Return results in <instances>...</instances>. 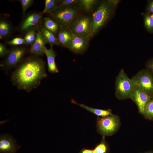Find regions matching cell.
Segmentation results:
<instances>
[{"instance_id":"cell-15","label":"cell","mask_w":153,"mask_h":153,"mask_svg":"<svg viewBox=\"0 0 153 153\" xmlns=\"http://www.w3.org/2000/svg\"><path fill=\"white\" fill-rule=\"evenodd\" d=\"M73 33L67 28L60 27L58 34V42L62 46L67 47L70 41Z\"/></svg>"},{"instance_id":"cell-18","label":"cell","mask_w":153,"mask_h":153,"mask_svg":"<svg viewBox=\"0 0 153 153\" xmlns=\"http://www.w3.org/2000/svg\"><path fill=\"white\" fill-rule=\"evenodd\" d=\"M93 153H109L110 148L109 144L106 141L105 137H102L100 142L96 145L93 150Z\"/></svg>"},{"instance_id":"cell-9","label":"cell","mask_w":153,"mask_h":153,"mask_svg":"<svg viewBox=\"0 0 153 153\" xmlns=\"http://www.w3.org/2000/svg\"><path fill=\"white\" fill-rule=\"evenodd\" d=\"M90 37L73 33L71 39L67 47L74 53H83L88 45Z\"/></svg>"},{"instance_id":"cell-29","label":"cell","mask_w":153,"mask_h":153,"mask_svg":"<svg viewBox=\"0 0 153 153\" xmlns=\"http://www.w3.org/2000/svg\"><path fill=\"white\" fill-rule=\"evenodd\" d=\"M9 52L6 46L3 44L0 43V56L3 57L8 54Z\"/></svg>"},{"instance_id":"cell-1","label":"cell","mask_w":153,"mask_h":153,"mask_svg":"<svg viewBox=\"0 0 153 153\" xmlns=\"http://www.w3.org/2000/svg\"><path fill=\"white\" fill-rule=\"evenodd\" d=\"M46 76L45 62L39 58L30 57L18 66L11 79L19 89L29 92L37 87Z\"/></svg>"},{"instance_id":"cell-27","label":"cell","mask_w":153,"mask_h":153,"mask_svg":"<svg viewBox=\"0 0 153 153\" xmlns=\"http://www.w3.org/2000/svg\"><path fill=\"white\" fill-rule=\"evenodd\" d=\"M7 43L8 44L14 45L27 44L24 39L20 37L14 38L8 42Z\"/></svg>"},{"instance_id":"cell-23","label":"cell","mask_w":153,"mask_h":153,"mask_svg":"<svg viewBox=\"0 0 153 153\" xmlns=\"http://www.w3.org/2000/svg\"><path fill=\"white\" fill-rule=\"evenodd\" d=\"M10 27L8 22L5 20L0 22V36L1 38L7 36L10 30Z\"/></svg>"},{"instance_id":"cell-28","label":"cell","mask_w":153,"mask_h":153,"mask_svg":"<svg viewBox=\"0 0 153 153\" xmlns=\"http://www.w3.org/2000/svg\"><path fill=\"white\" fill-rule=\"evenodd\" d=\"M19 1L21 3L23 12L24 14L27 8L32 4L33 1L32 0H20Z\"/></svg>"},{"instance_id":"cell-14","label":"cell","mask_w":153,"mask_h":153,"mask_svg":"<svg viewBox=\"0 0 153 153\" xmlns=\"http://www.w3.org/2000/svg\"><path fill=\"white\" fill-rule=\"evenodd\" d=\"M52 46H51L49 49H48L46 47L44 53L47 57L48 71L52 73H58L59 71L55 61L56 54Z\"/></svg>"},{"instance_id":"cell-17","label":"cell","mask_w":153,"mask_h":153,"mask_svg":"<svg viewBox=\"0 0 153 153\" xmlns=\"http://www.w3.org/2000/svg\"><path fill=\"white\" fill-rule=\"evenodd\" d=\"M46 43L50 44L51 46L54 45H58L59 43L57 38L54 33L42 27L41 31Z\"/></svg>"},{"instance_id":"cell-32","label":"cell","mask_w":153,"mask_h":153,"mask_svg":"<svg viewBox=\"0 0 153 153\" xmlns=\"http://www.w3.org/2000/svg\"><path fill=\"white\" fill-rule=\"evenodd\" d=\"M79 153H93V150L84 148L81 149Z\"/></svg>"},{"instance_id":"cell-10","label":"cell","mask_w":153,"mask_h":153,"mask_svg":"<svg viewBox=\"0 0 153 153\" xmlns=\"http://www.w3.org/2000/svg\"><path fill=\"white\" fill-rule=\"evenodd\" d=\"M24 48L15 47L9 52L4 63L5 66L10 69L15 67L22 60L25 54Z\"/></svg>"},{"instance_id":"cell-6","label":"cell","mask_w":153,"mask_h":153,"mask_svg":"<svg viewBox=\"0 0 153 153\" xmlns=\"http://www.w3.org/2000/svg\"><path fill=\"white\" fill-rule=\"evenodd\" d=\"M58 8L53 12L54 21L60 27L68 28L77 17V11L75 8L71 6Z\"/></svg>"},{"instance_id":"cell-3","label":"cell","mask_w":153,"mask_h":153,"mask_svg":"<svg viewBox=\"0 0 153 153\" xmlns=\"http://www.w3.org/2000/svg\"><path fill=\"white\" fill-rule=\"evenodd\" d=\"M136 85L128 77L124 69H121L116 76L115 81V94L119 100L129 99Z\"/></svg>"},{"instance_id":"cell-24","label":"cell","mask_w":153,"mask_h":153,"mask_svg":"<svg viewBox=\"0 0 153 153\" xmlns=\"http://www.w3.org/2000/svg\"><path fill=\"white\" fill-rule=\"evenodd\" d=\"M36 34L34 28H31L27 31L24 39L27 44H32L36 38Z\"/></svg>"},{"instance_id":"cell-21","label":"cell","mask_w":153,"mask_h":153,"mask_svg":"<svg viewBox=\"0 0 153 153\" xmlns=\"http://www.w3.org/2000/svg\"><path fill=\"white\" fill-rule=\"evenodd\" d=\"M44 27L53 33H56L59 29V25L54 21L48 17L46 18L44 21Z\"/></svg>"},{"instance_id":"cell-31","label":"cell","mask_w":153,"mask_h":153,"mask_svg":"<svg viewBox=\"0 0 153 153\" xmlns=\"http://www.w3.org/2000/svg\"><path fill=\"white\" fill-rule=\"evenodd\" d=\"M147 10L148 12L153 14V0L149 1Z\"/></svg>"},{"instance_id":"cell-7","label":"cell","mask_w":153,"mask_h":153,"mask_svg":"<svg viewBox=\"0 0 153 153\" xmlns=\"http://www.w3.org/2000/svg\"><path fill=\"white\" fill-rule=\"evenodd\" d=\"M92 20L84 16L77 17L71 23L68 27L73 34L86 36L92 35Z\"/></svg>"},{"instance_id":"cell-13","label":"cell","mask_w":153,"mask_h":153,"mask_svg":"<svg viewBox=\"0 0 153 153\" xmlns=\"http://www.w3.org/2000/svg\"><path fill=\"white\" fill-rule=\"evenodd\" d=\"M42 18V14L39 13H33L28 15L21 24L20 30L22 31H27L34 28L40 22Z\"/></svg>"},{"instance_id":"cell-12","label":"cell","mask_w":153,"mask_h":153,"mask_svg":"<svg viewBox=\"0 0 153 153\" xmlns=\"http://www.w3.org/2000/svg\"><path fill=\"white\" fill-rule=\"evenodd\" d=\"M46 43V41L41 31H38L37 33L35 40L31 45L30 50V53L35 56L43 55L44 54Z\"/></svg>"},{"instance_id":"cell-20","label":"cell","mask_w":153,"mask_h":153,"mask_svg":"<svg viewBox=\"0 0 153 153\" xmlns=\"http://www.w3.org/2000/svg\"><path fill=\"white\" fill-rule=\"evenodd\" d=\"M98 2L96 0H79L77 3L83 10L90 11L96 5Z\"/></svg>"},{"instance_id":"cell-22","label":"cell","mask_w":153,"mask_h":153,"mask_svg":"<svg viewBox=\"0 0 153 153\" xmlns=\"http://www.w3.org/2000/svg\"><path fill=\"white\" fill-rule=\"evenodd\" d=\"M144 24L147 30L153 33V14L147 12L144 16Z\"/></svg>"},{"instance_id":"cell-25","label":"cell","mask_w":153,"mask_h":153,"mask_svg":"<svg viewBox=\"0 0 153 153\" xmlns=\"http://www.w3.org/2000/svg\"><path fill=\"white\" fill-rule=\"evenodd\" d=\"M144 116L147 119L153 121V99L147 106Z\"/></svg>"},{"instance_id":"cell-19","label":"cell","mask_w":153,"mask_h":153,"mask_svg":"<svg viewBox=\"0 0 153 153\" xmlns=\"http://www.w3.org/2000/svg\"><path fill=\"white\" fill-rule=\"evenodd\" d=\"M59 7L58 1L56 0H46L44 9L43 14L52 13Z\"/></svg>"},{"instance_id":"cell-4","label":"cell","mask_w":153,"mask_h":153,"mask_svg":"<svg viewBox=\"0 0 153 153\" xmlns=\"http://www.w3.org/2000/svg\"><path fill=\"white\" fill-rule=\"evenodd\" d=\"M120 125V118L117 115L113 114L104 117H97V131L102 137L111 136L119 130Z\"/></svg>"},{"instance_id":"cell-30","label":"cell","mask_w":153,"mask_h":153,"mask_svg":"<svg viewBox=\"0 0 153 153\" xmlns=\"http://www.w3.org/2000/svg\"><path fill=\"white\" fill-rule=\"evenodd\" d=\"M145 66L146 69L153 74V58L147 61L145 64Z\"/></svg>"},{"instance_id":"cell-26","label":"cell","mask_w":153,"mask_h":153,"mask_svg":"<svg viewBox=\"0 0 153 153\" xmlns=\"http://www.w3.org/2000/svg\"><path fill=\"white\" fill-rule=\"evenodd\" d=\"M77 0H63L58 1L60 7H71V5L77 3Z\"/></svg>"},{"instance_id":"cell-16","label":"cell","mask_w":153,"mask_h":153,"mask_svg":"<svg viewBox=\"0 0 153 153\" xmlns=\"http://www.w3.org/2000/svg\"><path fill=\"white\" fill-rule=\"evenodd\" d=\"M71 102L73 103L79 105L82 108L92 113L97 117H104L113 114L111 110L110 109L104 110L89 107L83 104L78 103L73 99H71Z\"/></svg>"},{"instance_id":"cell-11","label":"cell","mask_w":153,"mask_h":153,"mask_svg":"<svg viewBox=\"0 0 153 153\" xmlns=\"http://www.w3.org/2000/svg\"><path fill=\"white\" fill-rule=\"evenodd\" d=\"M20 148L16 141L10 135L5 134L0 136V152L1 153H15Z\"/></svg>"},{"instance_id":"cell-8","label":"cell","mask_w":153,"mask_h":153,"mask_svg":"<svg viewBox=\"0 0 153 153\" xmlns=\"http://www.w3.org/2000/svg\"><path fill=\"white\" fill-rule=\"evenodd\" d=\"M129 99L135 103L139 112L144 116L147 106L152 99L151 97L141 88L136 85Z\"/></svg>"},{"instance_id":"cell-33","label":"cell","mask_w":153,"mask_h":153,"mask_svg":"<svg viewBox=\"0 0 153 153\" xmlns=\"http://www.w3.org/2000/svg\"><path fill=\"white\" fill-rule=\"evenodd\" d=\"M153 153V151H148L144 153Z\"/></svg>"},{"instance_id":"cell-2","label":"cell","mask_w":153,"mask_h":153,"mask_svg":"<svg viewBox=\"0 0 153 153\" xmlns=\"http://www.w3.org/2000/svg\"><path fill=\"white\" fill-rule=\"evenodd\" d=\"M117 3V1H104L93 14L91 24L92 35L95 33L111 16Z\"/></svg>"},{"instance_id":"cell-5","label":"cell","mask_w":153,"mask_h":153,"mask_svg":"<svg viewBox=\"0 0 153 153\" xmlns=\"http://www.w3.org/2000/svg\"><path fill=\"white\" fill-rule=\"evenodd\" d=\"M135 84L143 89L153 99V74L148 69H142L132 77Z\"/></svg>"}]
</instances>
